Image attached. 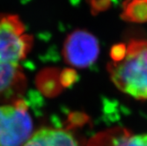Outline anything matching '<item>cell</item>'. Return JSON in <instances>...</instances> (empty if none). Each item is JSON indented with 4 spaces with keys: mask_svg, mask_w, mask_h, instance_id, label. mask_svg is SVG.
<instances>
[{
    "mask_svg": "<svg viewBox=\"0 0 147 146\" xmlns=\"http://www.w3.org/2000/svg\"><path fill=\"white\" fill-rule=\"evenodd\" d=\"M108 71L114 85L124 94L147 100V40H131L115 45Z\"/></svg>",
    "mask_w": 147,
    "mask_h": 146,
    "instance_id": "cell-1",
    "label": "cell"
},
{
    "mask_svg": "<svg viewBox=\"0 0 147 146\" xmlns=\"http://www.w3.org/2000/svg\"><path fill=\"white\" fill-rule=\"evenodd\" d=\"M32 45L33 38L18 16L0 14V94L22 85L20 63Z\"/></svg>",
    "mask_w": 147,
    "mask_h": 146,
    "instance_id": "cell-2",
    "label": "cell"
},
{
    "mask_svg": "<svg viewBox=\"0 0 147 146\" xmlns=\"http://www.w3.org/2000/svg\"><path fill=\"white\" fill-rule=\"evenodd\" d=\"M32 131V117L25 101L0 106V146H22Z\"/></svg>",
    "mask_w": 147,
    "mask_h": 146,
    "instance_id": "cell-3",
    "label": "cell"
},
{
    "mask_svg": "<svg viewBox=\"0 0 147 146\" xmlns=\"http://www.w3.org/2000/svg\"><path fill=\"white\" fill-rule=\"evenodd\" d=\"M100 54L97 38L86 30H76L65 39L63 56L66 63L76 68H86L94 63Z\"/></svg>",
    "mask_w": 147,
    "mask_h": 146,
    "instance_id": "cell-4",
    "label": "cell"
},
{
    "mask_svg": "<svg viewBox=\"0 0 147 146\" xmlns=\"http://www.w3.org/2000/svg\"><path fill=\"white\" fill-rule=\"evenodd\" d=\"M22 146H80L71 131L63 129L43 128L32 134Z\"/></svg>",
    "mask_w": 147,
    "mask_h": 146,
    "instance_id": "cell-5",
    "label": "cell"
},
{
    "mask_svg": "<svg viewBox=\"0 0 147 146\" xmlns=\"http://www.w3.org/2000/svg\"><path fill=\"white\" fill-rule=\"evenodd\" d=\"M89 146H147V133L131 135L124 129H114L96 137Z\"/></svg>",
    "mask_w": 147,
    "mask_h": 146,
    "instance_id": "cell-6",
    "label": "cell"
},
{
    "mask_svg": "<svg viewBox=\"0 0 147 146\" xmlns=\"http://www.w3.org/2000/svg\"><path fill=\"white\" fill-rule=\"evenodd\" d=\"M121 17L129 22H147V0H125Z\"/></svg>",
    "mask_w": 147,
    "mask_h": 146,
    "instance_id": "cell-7",
    "label": "cell"
}]
</instances>
